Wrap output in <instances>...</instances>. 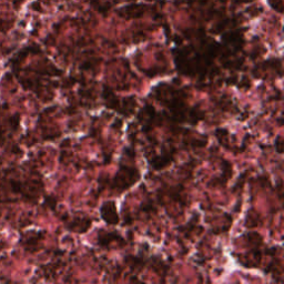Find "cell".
<instances>
[{"label": "cell", "instance_id": "obj_1", "mask_svg": "<svg viewBox=\"0 0 284 284\" xmlns=\"http://www.w3.org/2000/svg\"><path fill=\"white\" fill-rule=\"evenodd\" d=\"M101 216L104 219V221L109 224H117L118 223V216L114 209L113 202L104 203V206L101 209Z\"/></svg>", "mask_w": 284, "mask_h": 284}]
</instances>
